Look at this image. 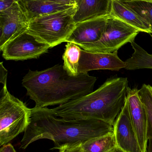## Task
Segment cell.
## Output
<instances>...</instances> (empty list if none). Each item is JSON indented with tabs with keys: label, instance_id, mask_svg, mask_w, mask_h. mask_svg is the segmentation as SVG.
I'll return each mask as SVG.
<instances>
[{
	"label": "cell",
	"instance_id": "cell-9",
	"mask_svg": "<svg viewBox=\"0 0 152 152\" xmlns=\"http://www.w3.org/2000/svg\"><path fill=\"white\" fill-rule=\"evenodd\" d=\"M113 126L117 148L124 152H142L132 122L127 99Z\"/></svg>",
	"mask_w": 152,
	"mask_h": 152
},
{
	"label": "cell",
	"instance_id": "cell-2",
	"mask_svg": "<svg viewBox=\"0 0 152 152\" xmlns=\"http://www.w3.org/2000/svg\"><path fill=\"white\" fill-rule=\"evenodd\" d=\"M96 80L88 73L71 76L63 66L57 64L42 71L29 70L22 80V85L35 102V107H47L92 93Z\"/></svg>",
	"mask_w": 152,
	"mask_h": 152
},
{
	"label": "cell",
	"instance_id": "cell-4",
	"mask_svg": "<svg viewBox=\"0 0 152 152\" xmlns=\"http://www.w3.org/2000/svg\"><path fill=\"white\" fill-rule=\"evenodd\" d=\"M77 10L76 5L69 9L34 19L29 22L26 32L41 42L54 48L66 42L74 30L76 24L73 18Z\"/></svg>",
	"mask_w": 152,
	"mask_h": 152
},
{
	"label": "cell",
	"instance_id": "cell-11",
	"mask_svg": "<svg viewBox=\"0 0 152 152\" xmlns=\"http://www.w3.org/2000/svg\"><path fill=\"white\" fill-rule=\"evenodd\" d=\"M117 54L118 51L107 54L88 52L81 49L78 72L79 73H85L93 70L119 71L125 69V62L121 60Z\"/></svg>",
	"mask_w": 152,
	"mask_h": 152
},
{
	"label": "cell",
	"instance_id": "cell-21",
	"mask_svg": "<svg viewBox=\"0 0 152 152\" xmlns=\"http://www.w3.org/2000/svg\"><path fill=\"white\" fill-rule=\"evenodd\" d=\"M0 82L3 84V86L7 85L8 71L4 67L3 62L0 64Z\"/></svg>",
	"mask_w": 152,
	"mask_h": 152
},
{
	"label": "cell",
	"instance_id": "cell-27",
	"mask_svg": "<svg viewBox=\"0 0 152 152\" xmlns=\"http://www.w3.org/2000/svg\"></svg>",
	"mask_w": 152,
	"mask_h": 152
},
{
	"label": "cell",
	"instance_id": "cell-17",
	"mask_svg": "<svg viewBox=\"0 0 152 152\" xmlns=\"http://www.w3.org/2000/svg\"><path fill=\"white\" fill-rule=\"evenodd\" d=\"M80 146L83 152H109L117 147L113 132L90 140Z\"/></svg>",
	"mask_w": 152,
	"mask_h": 152
},
{
	"label": "cell",
	"instance_id": "cell-23",
	"mask_svg": "<svg viewBox=\"0 0 152 152\" xmlns=\"http://www.w3.org/2000/svg\"><path fill=\"white\" fill-rule=\"evenodd\" d=\"M59 152H83L80 146L71 148H64L60 149Z\"/></svg>",
	"mask_w": 152,
	"mask_h": 152
},
{
	"label": "cell",
	"instance_id": "cell-13",
	"mask_svg": "<svg viewBox=\"0 0 152 152\" xmlns=\"http://www.w3.org/2000/svg\"><path fill=\"white\" fill-rule=\"evenodd\" d=\"M29 22L43 16L69 9L77 5L75 0H18Z\"/></svg>",
	"mask_w": 152,
	"mask_h": 152
},
{
	"label": "cell",
	"instance_id": "cell-15",
	"mask_svg": "<svg viewBox=\"0 0 152 152\" xmlns=\"http://www.w3.org/2000/svg\"><path fill=\"white\" fill-rule=\"evenodd\" d=\"M110 15L138 30L140 32L152 34L151 26L137 13L120 2L119 0H112Z\"/></svg>",
	"mask_w": 152,
	"mask_h": 152
},
{
	"label": "cell",
	"instance_id": "cell-16",
	"mask_svg": "<svg viewBox=\"0 0 152 152\" xmlns=\"http://www.w3.org/2000/svg\"><path fill=\"white\" fill-rule=\"evenodd\" d=\"M131 45L134 52L132 56L125 61V69H152V55L148 54L134 40L131 42Z\"/></svg>",
	"mask_w": 152,
	"mask_h": 152
},
{
	"label": "cell",
	"instance_id": "cell-22",
	"mask_svg": "<svg viewBox=\"0 0 152 152\" xmlns=\"http://www.w3.org/2000/svg\"><path fill=\"white\" fill-rule=\"evenodd\" d=\"M15 0H1L0 12L5 11L12 6Z\"/></svg>",
	"mask_w": 152,
	"mask_h": 152
},
{
	"label": "cell",
	"instance_id": "cell-8",
	"mask_svg": "<svg viewBox=\"0 0 152 152\" xmlns=\"http://www.w3.org/2000/svg\"><path fill=\"white\" fill-rule=\"evenodd\" d=\"M132 122L142 152H147L148 144L147 112L139 94V90L129 88L127 97Z\"/></svg>",
	"mask_w": 152,
	"mask_h": 152
},
{
	"label": "cell",
	"instance_id": "cell-3",
	"mask_svg": "<svg viewBox=\"0 0 152 152\" xmlns=\"http://www.w3.org/2000/svg\"><path fill=\"white\" fill-rule=\"evenodd\" d=\"M129 87L127 78L111 77L92 93L48 110L66 119H96L114 125L123 108Z\"/></svg>",
	"mask_w": 152,
	"mask_h": 152
},
{
	"label": "cell",
	"instance_id": "cell-14",
	"mask_svg": "<svg viewBox=\"0 0 152 152\" xmlns=\"http://www.w3.org/2000/svg\"><path fill=\"white\" fill-rule=\"evenodd\" d=\"M77 10L74 16L76 24L99 17L110 15L112 0H75Z\"/></svg>",
	"mask_w": 152,
	"mask_h": 152
},
{
	"label": "cell",
	"instance_id": "cell-25",
	"mask_svg": "<svg viewBox=\"0 0 152 152\" xmlns=\"http://www.w3.org/2000/svg\"><path fill=\"white\" fill-rule=\"evenodd\" d=\"M147 152H152V139H148Z\"/></svg>",
	"mask_w": 152,
	"mask_h": 152
},
{
	"label": "cell",
	"instance_id": "cell-6",
	"mask_svg": "<svg viewBox=\"0 0 152 152\" xmlns=\"http://www.w3.org/2000/svg\"><path fill=\"white\" fill-rule=\"evenodd\" d=\"M140 32L138 30L110 15L100 39L79 47L88 52L113 53L125 44L134 41Z\"/></svg>",
	"mask_w": 152,
	"mask_h": 152
},
{
	"label": "cell",
	"instance_id": "cell-26",
	"mask_svg": "<svg viewBox=\"0 0 152 152\" xmlns=\"http://www.w3.org/2000/svg\"><path fill=\"white\" fill-rule=\"evenodd\" d=\"M109 152H124L122 150H121L120 148H118L116 147L115 148H114L113 150H111V151H110Z\"/></svg>",
	"mask_w": 152,
	"mask_h": 152
},
{
	"label": "cell",
	"instance_id": "cell-7",
	"mask_svg": "<svg viewBox=\"0 0 152 152\" xmlns=\"http://www.w3.org/2000/svg\"><path fill=\"white\" fill-rule=\"evenodd\" d=\"M27 29L15 35L0 48L5 59L20 61L38 58L51 48L27 32Z\"/></svg>",
	"mask_w": 152,
	"mask_h": 152
},
{
	"label": "cell",
	"instance_id": "cell-5",
	"mask_svg": "<svg viewBox=\"0 0 152 152\" xmlns=\"http://www.w3.org/2000/svg\"><path fill=\"white\" fill-rule=\"evenodd\" d=\"M0 99V145L8 144L25 131L30 124L31 109L11 95L3 86Z\"/></svg>",
	"mask_w": 152,
	"mask_h": 152
},
{
	"label": "cell",
	"instance_id": "cell-12",
	"mask_svg": "<svg viewBox=\"0 0 152 152\" xmlns=\"http://www.w3.org/2000/svg\"><path fill=\"white\" fill-rule=\"evenodd\" d=\"M109 16L99 17L77 24L66 42L80 46L98 41L104 32Z\"/></svg>",
	"mask_w": 152,
	"mask_h": 152
},
{
	"label": "cell",
	"instance_id": "cell-10",
	"mask_svg": "<svg viewBox=\"0 0 152 152\" xmlns=\"http://www.w3.org/2000/svg\"><path fill=\"white\" fill-rule=\"evenodd\" d=\"M29 21L18 0L0 12V48L15 35L28 27Z\"/></svg>",
	"mask_w": 152,
	"mask_h": 152
},
{
	"label": "cell",
	"instance_id": "cell-19",
	"mask_svg": "<svg viewBox=\"0 0 152 152\" xmlns=\"http://www.w3.org/2000/svg\"><path fill=\"white\" fill-rule=\"evenodd\" d=\"M122 4L137 13L151 26L152 34V0L121 1Z\"/></svg>",
	"mask_w": 152,
	"mask_h": 152
},
{
	"label": "cell",
	"instance_id": "cell-20",
	"mask_svg": "<svg viewBox=\"0 0 152 152\" xmlns=\"http://www.w3.org/2000/svg\"><path fill=\"white\" fill-rule=\"evenodd\" d=\"M139 94L145 105L148 119V138L152 139V86L143 84Z\"/></svg>",
	"mask_w": 152,
	"mask_h": 152
},
{
	"label": "cell",
	"instance_id": "cell-18",
	"mask_svg": "<svg viewBox=\"0 0 152 152\" xmlns=\"http://www.w3.org/2000/svg\"><path fill=\"white\" fill-rule=\"evenodd\" d=\"M81 49L78 45L72 42H67L63 56L64 69L72 76L79 74L78 72L79 61L80 57Z\"/></svg>",
	"mask_w": 152,
	"mask_h": 152
},
{
	"label": "cell",
	"instance_id": "cell-1",
	"mask_svg": "<svg viewBox=\"0 0 152 152\" xmlns=\"http://www.w3.org/2000/svg\"><path fill=\"white\" fill-rule=\"evenodd\" d=\"M114 132L113 124L96 119H66L58 117L48 107L31 108V121L20 143L26 149L40 139L50 140L54 149L80 146L86 141Z\"/></svg>",
	"mask_w": 152,
	"mask_h": 152
},
{
	"label": "cell",
	"instance_id": "cell-24",
	"mask_svg": "<svg viewBox=\"0 0 152 152\" xmlns=\"http://www.w3.org/2000/svg\"><path fill=\"white\" fill-rule=\"evenodd\" d=\"M0 152H17L10 143H8L1 147Z\"/></svg>",
	"mask_w": 152,
	"mask_h": 152
}]
</instances>
